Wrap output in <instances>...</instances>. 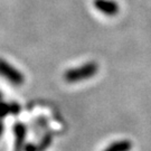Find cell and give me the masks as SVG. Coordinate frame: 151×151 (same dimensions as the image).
Returning a JSON list of instances; mask_svg holds the SVG:
<instances>
[{"label": "cell", "mask_w": 151, "mask_h": 151, "mask_svg": "<svg viewBox=\"0 0 151 151\" xmlns=\"http://www.w3.org/2000/svg\"><path fill=\"white\" fill-rule=\"evenodd\" d=\"M22 149H25V150H38V146H35V145H32V143H27V145H25Z\"/></svg>", "instance_id": "obj_9"}, {"label": "cell", "mask_w": 151, "mask_h": 151, "mask_svg": "<svg viewBox=\"0 0 151 151\" xmlns=\"http://www.w3.org/2000/svg\"><path fill=\"white\" fill-rule=\"evenodd\" d=\"M132 148V143L129 140L115 141L106 148V151H127Z\"/></svg>", "instance_id": "obj_5"}, {"label": "cell", "mask_w": 151, "mask_h": 151, "mask_svg": "<svg viewBox=\"0 0 151 151\" xmlns=\"http://www.w3.org/2000/svg\"><path fill=\"white\" fill-rule=\"evenodd\" d=\"M0 76L15 86H20L25 82V76L22 72L4 58H0Z\"/></svg>", "instance_id": "obj_2"}, {"label": "cell", "mask_w": 151, "mask_h": 151, "mask_svg": "<svg viewBox=\"0 0 151 151\" xmlns=\"http://www.w3.org/2000/svg\"><path fill=\"white\" fill-rule=\"evenodd\" d=\"M9 106H10V114L14 115V116H17L19 115L20 112H22V105L19 104L16 101H11L9 102Z\"/></svg>", "instance_id": "obj_8"}, {"label": "cell", "mask_w": 151, "mask_h": 151, "mask_svg": "<svg viewBox=\"0 0 151 151\" xmlns=\"http://www.w3.org/2000/svg\"><path fill=\"white\" fill-rule=\"evenodd\" d=\"M10 114V106L9 103H6L4 101H0V119H5Z\"/></svg>", "instance_id": "obj_7"}, {"label": "cell", "mask_w": 151, "mask_h": 151, "mask_svg": "<svg viewBox=\"0 0 151 151\" xmlns=\"http://www.w3.org/2000/svg\"><path fill=\"white\" fill-rule=\"evenodd\" d=\"M93 5L97 11L106 16H115L119 14L120 7L114 0H94Z\"/></svg>", "instance_id": "obj_3"}, {"label": "cell", "mask_w": 151, "mask_h": 151, "mask_svg": "<svg viewBox=\"0 0 151 151\" xmlns=\"http://www.w3.org/2000/svg\"><path fill=\"white\" fill-rule=\"evenodd\" d=\"M97 72H99V65L95 62H88L81 66L67 70L64 73V80L67 83H78L95 76Z\"/></svg>", "instance_id": "obj_1"}, {"label": "cell", "mask_w": 151, "mask_h": 151, "mask_svg": "<svg viewBox=\"0 0 151 151\" xmlns=\"http://www.w3.org/2000/svg\"><path fill=\"white\" fill-rule=\"evenodd\" d=\"M2 99H4V94L0 92V101H2Z\"/></svg>", "instance_id": "obj_11"}, {"label": "cell", "mask_w": 151, "mask_h": 151, "mask_svg": "<svg viewBox=\"0 0 151 151\" xmlns=\"http://www.w3.org/2000/svg\"><path fill=\"white\" fill-rule=\"evenodd\" d=\"M52 141H53V135L50 134V133L44 134L43 137H42V139H40L39 145H38V149H39V150H45V149H47V148L52 145Z\"/></svg>", "instance_id": "obj_6"}, {"label": "cell", "mask_w": 151, "mask_h": 151, "mask_svg": "<svg viewBox=\"0 0 151 151\" xmlns=\"http://www.w3.org/2000/svg\"><path fill=\"white\" fill-rule=\"evenodd\" d=\"M4 131H5V124H4L2 119H0V138L4 134Z\"/></svg>", "instance_id": "obj_10"}, {"label": "cell", "mask_w": 151, "mask_h": 151, "mask_svg": "<svg viewBox=\"0 0 151 151\" xmlns=\"http://www.w3.org/2000/svg\"><path fill=\"white\" fill-rule=\"evenodd\" d=\"M14 134H15V149L20 150L25 146V140L27 137V127L22 122H16L14 124Z\"/></svg>", "instance_id": "obj_4"}]
</instances>
